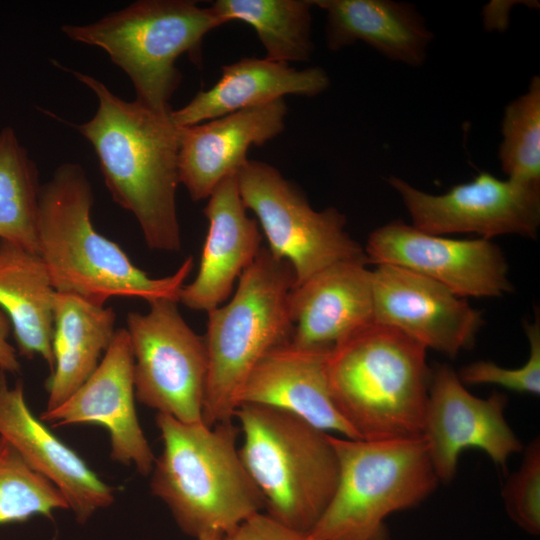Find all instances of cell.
Wrapping results in <instances>:
<instances>
[{"mask_svg": "<svg viewBox=\"0 0 540 540\" xmlns=\"http://www.w3.org/2000/svg\"><path fill=\"white\" fill-rule=\"evenodd\" d=\"M364 250L369 263L407 268L462 298L499 297L513 290L505 256L488 239L429 234L395 220L375 229Z\"/></svg>", "mask_w": 540, "mask_h": 540, "instance_id": "12", "label": "cell"}, {"mask_svg": "<svg viewBox=\"0 0 540 540\" xmlns=\"http://www.w3.org/2000/svg\"><path fill=\"white\" fill-rule=\"evenodd\" d=\"M338 482L309 540H389L385 520L417 506L439 479L424 438L362 440L330 434Z\"/></svg>", "mask_w": 540, "mask_h": 540, "instance_id": "7", "label": "cell"}, {"mask_svg": "<svg viewBox=\"0 0 540 540\" xmlns=\"http://www.w3.org/2000/svg\"><path fill=\"white\" fill-rule=\"evenodd\" d=\"M312 0H216L210 8L228 23L240 21L256 32L269 60L307 62L314 52Z\"/></svg>", "mask_w": 540, "mask_h": 540, "instance_id": "25", "label": "cell"}, {"mask_svg": "<svg viewBox=\"0 0 540 540\" xmlns=\"http://www.w3.org/2000/svg\"><path fill=\"white\" fill-rule=\"evenodd\" d=\"M374 322L430 348L456 356L472 347L482 313L444 285L404 267L372 270Z\"/></svg>", "mask_w": 540, "mask_h": 540, "instance_id": "14", "label": "cell"}, {"mask_svg": "<svg viewBox=\"0 0 540 540\" xmlns=\"http://www.w3.org/2000/svg\"><path fill=\"white\" fill-rule=\"evenodd\" d=\"M0 436L62 493L78 522L114 502L113 489L31 412L22 382L10 387L1 370Z\"/></svg>", "mask_w": 540, "mask_h": 540, "instance_id": "17", "label": "cell"}, {"mask_svg": "<svg viewBox=\"0 0 540 540\" xmlns=\"http://www.w3.org/2000/svg\"><path fill=\"white\" fill-rule=\"evenodd\" d=\"M54 367L46 382L47 407L66 401L98 367L115 335L116 314L76 295L55 292Z\"/></svg>", "mask_w": 540, "mask_h": 540, "instance_id": "23", "label": "cell"}, {"mask_svg": "<svg viewBox=\"0 0 540 540\" xmlns=\"http://www.w3.org/2000/svg\"><path fill=\"white\" fill-rule=\"evenodd\" d=\"M92 188L83 168L64 163L41 186L38 208L39 255L55 292L104 306L114 296L178 301L193 269L189 256L170 276L152 278L135 266L119 245L93 227Z\"/></svg>", "mask_w": 540, "mask_h": 540, "instance_id": "2", "label": "cell"}, {"mask_svg": "<svg viewBox=\"0 0 540 540\" xmlns=\"http://www.w3.org/2000/svg\"><path fill=\"white\" fill-rule=\"evenodd\" d=\"M71 72L98 100L93 118L76 128L92 144L113 200L135 216L150 249L179 252V127L170 113L125 101L98 79Z\"/></svg>", "mask_w": 540, "mask_h": 540, "instance_id": "1", "label": "cell"}, {"mask_svg": "<svg viewBox=\"0 0 540 540\" xmlns=\"http://www.w3.org/2000/svg\"><path fill=\"white\" fill-rule=\"evenodd\" d=\"M210 7L189 0H141L87 25H64L70 39L102 48L130 78L136 101L162 114L181 83L176 60L200 53L204 36L223 25Z\"/></svg>", "mask_w": 540, "mask_h": 540, "instance_id": "8", "label": "cell"}, {"mask_svg": "<svg viewBox=\"0 0 540 540\" xmlns=\"http://www.w3.org/2000/svg\"><path fill=\"white\" fill-rule=\"evenodd\" d=\"M388 182L401 197L412 225L423 232L443 236L474 233L488 240L506 234L537 237L540 185L481 172L471 181L435 195L396 176H390Z\"/></svg>", "mask_w": 540, "mask_h": 540, "instance_id": "11", "label": "cell"}, {"mask_svg": "<svg viewBox=\"0 0 540 540\" xmlns=\"http://www.w3.org/2000/svg\"><path fill=\"white\" fill-rule=\"evenodd\" d=\"M367 264L339 262L292 288L291 343L330 350L374 322L372 270Z\"/></svg>", "mask_w": 540, "mask_h": 540, "instance_id": "19", "label": "cell"}, {"mask_svg": "<svg viewBox=\"0 0 540 540\" xmlns=\"http://www.w3.org/2000/svg\"><path fill=\"white\" fill-rule=\"evenodd\" d=\"M498 158L509 179L540 185V77L504 109Z\"/></svg>", "mask_w": 540, "mask_h": 540, "instance_id": "27", "label": "cell"}, {"mask_svg": "<svg viewBox=\"0 0 540 540\" xmlns=\"http://www.w3.org/2000/svg\"><path fill=\"white\" fill-rule=\"evenodd\" d=\"M426 350L399 330L376 322L330 349V392L358 439L422 436L431 379Z\"/></svg>", "mask_w": 540, "mask_h": 540, "instance_id": "4", "label": "cell"}, {"mask_svg": "<svg viewBox=\"0 0 540 540\" xmlns=\"http://www.w3.org/2000/svg\"><path fill=\"white\" fill-rule=\"evenodd\" d=\"M220 540H309V538L307 534L279 523L265 512H259L222 534Z\"/></svg>", "mask_w": 540, "mask_h": 540, "instance_id": "31", "label": "cell"}, {"mask_svg": "<svg viewBox=\"0 0 540 540\" xmlns=\"http://www.w3.org/2000/svg\"><path fill=\"white\" fill-rule=\"evenodd\" d=\"M246 210L237 174L215 187L203 210L209 228L198 273L190 284L182 286L178 302L189 309L208 313L229 298L234 283L262 248L259 224Z\"/></svg>", "mask_w": 540, "mask_h": 540, "instance_id": "18", "label": "cell"}, {"mask_svg": "<svg viewBox=\"0 0 540 540\" xmlns=\"http://www.w3.org/2000/svg\"><path fill=\"white\" fill-rule=\"evenodd\" d=\"M329 85V76L321 67L298 70L288 63L246 57L223 66L210 89L199 91L187 105L172 110L170 118L177 127L191 126L286 95L313 97Z\"/></svg>", "mask_w": 540, "mask_h": 540, "instance_id": "21", "label": "cell"}, {"mask_svg": "<svg viewBox=\"0 0 540 540\" xmlns=\"http://www.w3.org/2000/svg\"><path fill=\"white\" fill-rule=\"evenodd\" d=\"M55 290L38 253L0 239V309L13 330L20 356L39 355L54 367Z\"/></svg>", "mask_w": 540, "mask_h": 540, "instance_id": "24", "label": "cell"}, {"mask_svg": "<svg viewBox=\"0 0 540 540\" xmlns=\"http://www.w3.org/2000/svg\"><path fill=\"white\" fill-rule=\"evenodd\" d=\"M287 112L281 98L179 127V182L191 199H208L222 180L237 174L248 161L251 146H262L283 132Z\"/></svg>", "mask_w": 540, "mask_h": 540, "instance_id": "16", "label": "cell"}, {"mask_svg": "<svg viewBox=\"0 0 540 540\" xmlns=\"http://www.w3.org/2000/svg\"><path fill=\"white\" fill-rule=\"evenodd\" d=\"M38 170L13 128L0 131V239L39 254Z\"/></svg>", "mask_w": 540, "mask_h": 540, "instance_id": "26", "label": "cell"}, {"mask_svg": "<svg viewBox=\"0 0 540 540\" xmlns=\"http://www.w3.org/2000/svg\"><path fill=\"white\" fill-rule=\"evenodd\" d=\"M329 351L299 347L290 341L275 348L252 371L239 406L281 409L326 433L358 439L338 412L330 392L326 367Z\"/></svg>", "mask_w": 540, "mask_h": 540, "instance_id": "20", "label": "cell"}, {"mask_svg": "<svg viewBox=\"0 0 540 540\" xmlns=\"http://www.w3.org/2000/svg\"><path fill=\"white\" fill-rule=\"evenodd\" d=\"M133 355L126 329H118L92 375L66 401L45 410L39 419L54 426L96 424L107 429L110 457L134 465L147 476L154 453L140 426L135 408Z\"/></svg>", "mask_w": 540, "mask_h": 540, "instance_id": "15", "label": "cell"}, {"mask_svg": "<svg viewBox=\"0 0 540 540\" xmlns=\"http://www.w3.org/2000/svg\"><path fill=\"white\" fill-rule=\"evenodd\" d=\"M155 422L163 448L150 473V489L183 533L195 539L224 534L263 512V497L239 455L233 421L209 427L157 413Z\"/></svg>", "mask_w": 540, "mask_h": 540, "instance_id": "3", "label": "cell"}, {"mask_svg": "<svg viewBox=\"0 0 540 540\" xmlns=\"http://www.w3.org/2000/svg\"><path fill=\"white\" fill-rule=\"evenodd\" d=\"M502 496L510 518L531 535L540 533V441L527 446L519 469L507 481Z\"/></svg>", "mask_w": 540, "mask_h": 540, "instance_id": "30", "label": "cell"}, {"mask_svg": "<svg viewBox=\"0 0 540 540\" xmlns=\"http://www.w3.org/2000/svg\"><path fill=\"white\" fill-rule=\"evenodd\" d=\"M237 182L267 249L292 267L294 286L339 262L369 263L365 250L346 231L345 216L334 207L315 210L302 190L271 164L248 160Z\"/></svg>", "mask_w": 540, "mask_h": 540, "instance_id": "9", "label": "cell"}, {"mask_svg": "<svg viewBox=\"0 0 540 540\" xmlns=\"http://www.w3.org/2000/svg\"><path fill=\"white\" fill-rule=\"evenodd\" d=\"M221 536L220 533H207L196 540H220Z\"/></svg>", "mask_w": 540, "mask_h": 540, "instance_id": "33", "label": "cell"}, {"mask_svg": "<svg viewBox=\"0 0 540 540\" xmlns=\"http://www.w3.org/2000/svg\"><path fill=\"white\" fill-rule=\"evenodd\" d=\"M68 509L62 493L0 436V524Z\"/></svg>", "mask_w": 540, "mask_h": 540, "instance_id": "28", "label": "cell"}, {"mask_svg": "<svg viewBox=\"0 0 540 540\" xmlns=\"http://www.w3.org/2000/svg\"><path fill=\"white\" fill-rule=\"evenodd\" d=\"M294 284L290 264L262 246L239 277L230 301L207 313L202 413L207 426L233 421L252 371L269 352L291 340L289 296Z\"/></svg>", "mask_w": 540, "mask_h": 540, "instance_id": "5", "label": "cell"}, {"mask_svg": "<svg viewBox=\"0 0 540 540\" xmlns=\"http://www.w3.org/2000/svg\"><path fill=\"white\" fill-rule=\"evenodd\" d=\"M235 417L243 434L239 455L263 497L265 513L295 531L309 533L338 482L330 434L265 405L242 404Z\"/></svg>", "mask_w": 540, "mask_h": 540, "instance_id": "6", "label": "cell"}, {"mask_svg": "<svg viewBox=\"0 0 540 540\" xmlns=\"http://www.w3.org/2000/svg\"><path fill=\"white\" fill-rule=\"evenodd\" d=\"M12 327L9 318L0 309V370L16 374L20 371V362L14 347L8 342Z\"/></svg>", "mask_w": 540, "mask_h": 540, "instance_id": "32", "label": "cell"}, {"mask_svg": "<svg viewBox=\"0 0 540 540\" xmlns=\"http://www.w3.org/2000/svg\"><path fill=\"white\" fill-rule=\"evenodd\" d=\"M529 342L528 360L519 368H503L491 361L479 360L463 367L458 374L463 384H494L517 393H540V321L524 324Z\"/></svg>", "mask_w": 540, "mask_h": 540, "instance_id": "29", "label": "cell"}, {"mask_svg": "<svg viewBox=\"0 0 540 540\" xmlns=\"http://www.w3.org/2000/svg\"><path fill=\"white\" fill-rule=\"evenodd\" d=\"M326 12V44L338 51L361 41L386 58L421 66L433 39L416 8L392 0H312Z\"/></svg>", "mask_w": 540, "mask_h": 540, "instance_id": "22", "label": "cell"}, {"mask_svg": "<svg viewBox=\"0 0 540 540\" xmlns=\"http://www.w3.org/2000/svg\"><path fill=\"white\" fill-rule=\"evenodd\" d=\"M147 313L129 312L136 399L184 423L203 422L207 352L178 310V301H151Z\"/></svg>", "mask_w": 540, "mask_h": 540, "instance_id": "10", "label": "cell"}, {"mask_svg": "<svg viewBox=\"0 0 540 540\" xmlns=\"http://www.w3.org/2000/svg\"><path fill=\"white\" fill-rule=\"evenodd\" d=\"M506 405L507 396L500 392L488 398L472 395L446 364L431 370L422 437L439 481L454 478L459 456L469 448L484 451L506 469L508 458L522 449L505 419Z\"/></svg>", "mask_w": 540, "mask_h": 540, "instance_id": "13", "label": "cell"}]
</instances>
